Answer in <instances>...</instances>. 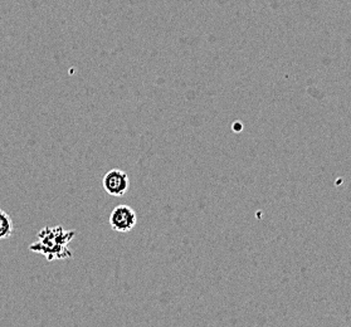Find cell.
<instances>
[{"instance_id": "1", "label": "cell", "mask_w": 351, "mask_h": 327, "mask_svg": "<svg viewBox=\"0 0 351 327\" xmlns=\"http://www.w3.org/2000/svg\"><path fill=\"white\" fill-rule=\"evenodd\" d=\"M76 234V230H67L62 226L45 227L39 230L37 241L29 245V251L42 254L49 262L72 258L73 252L69 250V243Z\"/></svg>"}, {"instance_id": "3", "label": "cell", "mask_w": 351, "mask_h": 327, "mask_svg": "<svg viewBox=\"0 0 351 327\" xmlns=\"http://www.w3.org/2000/svg\"><path fill=\"white\" fill-rule=\"evenodd\" d=\"M102 186H104V191H106L108 195L120 198L129 191L130 179L123 170L112 169L104 176Z\"/></svg>"}, {"instance_id": "2", "label": "cell", "mask_w": 351, "mask_h": 327, "mask_svg": "<svg viewBox=\"0 0 351 327\" xmlns=\"http://www.w3.org/2000/svg\"><path fill=\"white\" fill-rule=\"evenodd\" d=\"M110 226L114 232L128 233L135 228L138 214L129 206H117L110 215Z\"/></svg>"}, {"instance_id": "4", "label": "cell", "mask_w": 351, "mask_h": 327, "mask_svg": "<svg viewBox=\"0 0 351 327\" xmlns=\"http://www.w3.org/2000/svg\"><path fill=\"white\" fill-rule=\"evenodd\" d=\"M13 230H14V226L10 215L3 209H0V241L7 239L12 236Z\"/></svg>"}]
</instances>
